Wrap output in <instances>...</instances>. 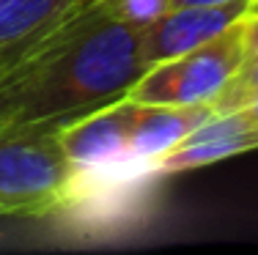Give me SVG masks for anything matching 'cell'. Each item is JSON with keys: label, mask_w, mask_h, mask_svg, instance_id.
I'll return each mask as SVG.
<instances>
[{"label": "cell", "mask_w": 258, "mask_h": 255, "mask_svg": "<svg viewBox=\"0 0 258 255\" xmlns=\"http://www.w3.org/2000/svg\"><path fill=\"white\" fill-rule=\"evenodd\" d=\"M244 113H250V115H253V118L258 121V105H255V107H250V110H244Z\"/></svg>", "instance_id": "14"}, {"label": "cell", "mask_w": 258, "mask_h": 255, "mask_svg": "<svg viewBox=\"0 0 258 255\" xmlns=\"http://www.w3.org/2000/svg\"><path fill=\"white\" fill-rule=\"evenodd\" d=\"M247 9H250V0H233V3H223V6L170 9L157 22L143 28V33H140V58L151 69L162 60L184 55V52L212 41L225 28H231L239 17H244Z\"/></svg>", "instance_id": "6"}, {"label": "cell", "mask_w": 258, "mask_h": 255, "mask_svg": "<svg viewBox=\"0 0 258 255\" xmlns=\"http://www.w3.org/2000/svg\"><path fill=\"white\" fill-rule=\"evenodd\" d=\"M102 14L99 0H80L50 25L33 30L14 44L0 47V126L9 124L28 91Z\"/></svg>", "instance_id": "4"}, {"label": "cell", "mask_w": 258, "mask_h": 255, "mask_svg": "<svg viewBox=\"0 0 258 255\" xmlns=\"http://www.w3.org/2000/svg\"><path fill=\"white\" fill-rule=\"evenodd\" d=\"M140 33L143 28L102 14L28 91L3 129L9 135L55 129L124 99L149 71L140 58Z\"/></svg>", "instance_id": "1"}, {"label": "cell", "mask_w": 258, "mask_h": 255, "mask_svg": "<svg viewBox=\"0 0 258 255\" xmlns=\"http://www.w3.org/2000/svg\"><path fill=\"white\" fill-rule=\"evenodd\" d=\"M233 0H170V9H181V6H223Z\"/></svg>", "instance_id": "13"}, {"label": "cell", "mask_w": 258, "mask_h": 255, "mask_svg": "<svg viewBox=\"0 0 258 255\" xmlns=\"http://www.w3.org/2000/svg\"><path fill=\"white\" fill-rule=\"evenodd\" d=\"M247 60H258V6L247 9Z\"/></svg>", "instance_id": "12"}, {"label": "cell", "mask_w": 258, "mask_h": 255, "mask_svg": "<svg viewBox=\"0 0 258 255\" xmlns=\"http://www.w3.org/2000/svg\"><path fill=\"white\" fill-rule=\"evenodd\" d=\"M135 113H138V102L124 96L69 124H60L55 135L72 165L83 176H107L121 170L132 173L135 167L129 162V137H132Z\"/></svg>", "instance_id": "5"}, {"label": "cell", "mask_w": 258, "mask_h": 255, "mask_svg": "<svg viewBox=\"0 0 258 255\" xmlns=\"http://www.w3.org/2000/svg\"><path fill=\"white\" fill-rule=\"evenodd\" d=\"M247 60V11L212 41L151 66L129 88L140 105H209Z\"/></svg>", "instance_id": "3"}, {"label": "cell", "mask_w": 258, "mask_h": 255, "mask_svg": "<svg viewBox=\"0 0 258 255\" xmlns=\"http://www.w3.org/2000/svg\"><path fill=\"white\" fill-rule=\"evenodd\" d=\"M209 105H140L135 113L132 137H129V162L138 173H146V167L179 145L195 126H201L206 118H212Z\"/></svg>", "instance_id": "8"}, {"label": "cell", "mask_w": 258, "mask_h": 255, "mask_svg": "<svg viewBox=\"0 0 258 255\" xmlns=\"http://www.w3.org/2000/svg\"><path fill=\"white\" fill-rule=\"evenodd\" d=\"M55 129H22L0 140V217H44L77 200L80 170Z\"/></svg>", "instance_id": "2"}, {"label": "cell", "mask_w": 258, "mask_h": 255, "mask_svg": "<svg viewBox=\"0 0 258 255\" xmlns=\"http://www.w3.org/2000/svg\"><path fill=\"white\" fill-rule=\"evenodd\" d=\"M3 137H9V132H6L3 126H0V140H3Z\"/></svg>", "instance_id": "15"}, {"label": "cell", "mask_w": 258, "mask_h": 255, "mask_svg": "<svg viewBox=\"0 0 258 255\" xmlns=\"http://www.w3.org/2000/svg\"><path fill=\"white\" fill-rule=\"evenodd\" d=\"M258 148V121L250 113L212 115L201 126H195L187 137L157 156L146 173L149 176H173L184 170L206 167L214 162L231 159L236 154H247Z\"/></svg>", "instance_id": "7"}, {"label": "cell", "mask_w": 258, "mask_h": 255, "mask_svg": "<svg viewBox=\"0 0 258 255\" xmlns=\"http://www.w3.org/2000/svg\"><path fill=\"white\" fill-rule=\"evenodd\" d=\"M80 0H0V47L50 25Z\"/></svg>", "instance_id": "9"}, {"label": "cell", "mask_w": 258, "mask_h": 255, "mask_svg": "<svg viewBox=\"0 0 258 255\" xmlns=\"http://www.w3.org/2000/svg\"><path fill=\"white\" fill-rule=\"evenodd\" d=\"M250 6H258V0H250Z\"/></svg>", "instance_id": "16"}, {"label": "cell", "mask_w": 258, "mask_h": 255, "mask_svg": "<svg viewBox=\"0 0 258 255\" xmlns=\"http://www.w3.org/2000/svg\"><path fill=\"white\" fill-rule=\"evenodd\" d=\"M99 6L104 17L138 28H149L170 11V0H99Z\"/></svg>", "instance_id": "11"}, {"label": "cell", "mask_w": 258, "mask_h": 255, "mask_svg": "<svg viewBox=\"0 0 258 255\" xmlns=\"http://www.w3.org/2000/svg\"><path fill=\"white\" fill-rule=\"evenodd\" d=\"M258 105V60H244L242 69L217 91L209 107L214 115L242 113Z\"/></svg>", "instance_id": "10"}]
</instances>
